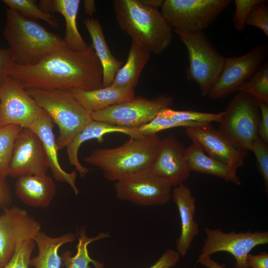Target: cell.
<instances>
[{
	"label": "cell",
	"mask_w": 268,
	"mask_h": 268,
	"mask_svg": "<svg viewBox=\"0 0 268 268\" xmlns=\"http://www.w3.org/2000/svg\"><path fill=\"white\" fill-rule=\"evenodd\" d=\"M38 221L24 209L7 207L0 214V264L3 267L11 259L18 244L33 239L41 231Z\"/></svg>",
	"instance_id": "cell-15"
},
{
	"label": "cell",
	"mask_w": 268,
	"mask_h": 268,
	"mask_svg": "<svg viewBox=\"0 0 268 268\" xmlns=\"http://www.w3.org/2000/svg\"><path fill=\"white\" fill-rule=\"evenodd\" d=\"M35 246L33 239L21 241L11 259L2 268H29L31 256Z\"/></svg>",
	"instance_id": "cell-34"
},
{
	"label": "cell",
	"mask_w": 268,
	"mask_h": 268,
	"mask_svg": "<svg viewBox=\"0 0 268 268\" xmlns=\"http://www.w3.org/2000/svg\"><path fill=\"white\" fill-rule=\"evenodd\" d=\"M172 98L162 94L152 99L135 97L102 110L92 113V119L117 127L137 129L151 121L163 109L171 108Z\"/></svg>",
	"instance_id": "cell-9"
},
{
	"label": "cell",
	"mask_w": 268,
	"mask_h": 268,
	"mask_svg": "<svg viewBox=\"0 0 268 268\" xmlns=\"http://www.w3.org/2000/svg\"><path fill=\"white\" fill-rule=\"evenodd\" d=\"M112 133H121L130 137L140 136L135 129L121 128L105 122L92 120L87 122L73 136L66 146L67 153L70 164L75 167L80 176L84 178L90 169L80 163L78 152L81 145L88 140L96 139L99 143L104 141L105 134Z\"/></svg>",
	"instance_id": "cell-20"
},
{
	"label": "cell",
	"mask_w": 268,
	"mask_h": 268,
	"mask_svg": "<svg viewBox=\"0 0 268 268\" xmlns=\"http://www.w3.org/2000/svg\"><path fill=\"white\" fill-rule=\"evenodd\" d=\"M2 266L0 264V268H2Z\"/></svg>",
	"instance_id": "cell-46"
},
{
	"label": "cell",
	"mask_w": 268,
	"mask_h": 268,
	"mask_svg": "<svg viewBox=\"0 0 268 268\" xmlns=\"http://www.w3.org/2000/svg\"><path fill=\"white\" fill-rule=\"evenodd\" d=\"M187 162L191 171L212 175L240 186L242 184L237 170L207 155L197 144L185 149Z\"/></svg>",
	"instance_id": "cell-25"
},
{
	"label": "cell",
	"mask_w": 268,
	"mask_h": 268,
	"mask_svg": "<svg viewBox=\"0 0 268 268\" xmlns=\"http://www.w3.org/2000/svg\"><path fill=\"white\" fill-rule=\"evenodd\" d=\"M186 47L189 65L186 69L187 78L196 82L202 96L208 95L222 69L225 57L211 44L203 31L174 29Z\"/></svg>",
	"instance_id": "cell-6"
},
{
	"label": "cell",
	"mask_w": 268,
	"mask_h": 268,
	"mask_svg": "<svg viewBox=\"0 0 268 268\" xmlns=\"http://www.w3.org/2000/svg\"><path fill=\"white\" fill-rule=\"evenodd\" d=\"M261 113L257 100L238 91L222 112L218 131L235 147L251 151L258 136Z\"/></svg>",
	"instance_id": "cell-7"
},
{
	"label": "cell",
	"mask_w": 268,
	"mask_h": 268,
	"mask_svg": "<svg viewBox=\"0 0 268 268\" xmlns=\"http://www.w3.org/2000/svg\"><path fill=\"white\" fill-rule=\"evenodd\" d=\"M12 200L10 188L6 178L0 175V208L8 207Z\"/></svg>",
	"instance_id": "cell-41"
},
{
	"label": "cell",
	"mask_w": 268,
	"mask_h": 268,
	"mask_svg": "<svg viewBox=\"0 0 268 268\" xmlns=\"http://www.w3.org/2000/svg\"><path fill=\"white\" fill-rule=\"evenodd\" d=\"M113 5L120 28L150 52L161 54L171 44L173 27L158 8L140 0H114Z\"/></svg>",
	"instance_id": "cell-4"
},
{
	"label": "cell",
	"mask_w": 268,
	"mask_h": 268,
	"mask_svg": "<svg viewBox=\"0 0 268 268\" xmlns=\"http://www.w3.org/2000/svg\"><path fill=\"white\" fill-rule=\"evenodd\" d=\"M150 53L145 46L132 40L127 61L117 72L111 85L134 89L143 67L150 59Z\"/></svg>",
	"instance_id": "cell-27"
},
{
	"label": "cell",
	"mask_w": 268,
	"mask_h": 268,
	"mask_svg": "<svg viewBox=\"0 0 268 268\" xmlns=\"http://www.w3.org/2000/svg\"><path fill=\"white\" fill-rule=\"evenodd\" d=\"M141 2L150 7L158 8L161 7L163 3L162 0H140Z\"/></svg>",
	"instance_id": "cell-45"
},
{
	"label": "cell",
	"mask_w": 268,
	"mask_h": 268,
	"mask_svg": "<svg viewBox=\"0 0 268 268\" xmlns=\"http://www.w3.org/2000/svg\"><path fill=\"white\" fill-rule=\"evenodd\" d=\"M238 91L246 93L268 105V63H265Z\"/></svg>",
	"instance_id": "cell-32"
},
{
	"label": "cell",
	"mask_w": 268,
	"mask_h": 268,
	"mask_svg": "<svg viewBox=\"0 0 268 268\" xmlns=\"http://www.w3.org/2000/svg\"><path fill=\"white\" fill-rule=\"evenodd\" d=\"M268 53L267 45L256 46L240 56L225 58L221 72L208 95L223 99L238 91L264 64Z\"/></svg>",
	"instance_id": "cell-11"
},
{
	"label": "cell",
	"mask_w": 268,
	"mask_h": 268,
	"mask_svg": "<svg viewBox=\"0 0 268 268\" xmlns=\"http://www.w3.org/2000/svg\"><path fill=\"white\" fill-rule=\"evenodd\" d=\"M8 75L26 89L92 90L103 87V68L91 43L82 52L67 47L36 64L14 65Z\"/></svg>",
	"instance_id": "cell-1"
},
{
	"label": "cell",
	"mask_w": 268,
	"mask_h": 268,
	"mask_svg": "<svg viewBox=\"0 0 268 268\" xmlns=\"http://www.w3.org/2000/svg\"><path fill=\"white\" fill-rule=\"evenodd\" d=\"M77 236L78 242L76 246L77 252L74 256L71 252L67 251L63 253L62 258L64 265L67 268H90L89 264H93L95 268H103V263L91 259L89 256L88 246L91 243L99 240L109 238L108 233L101 232L94 237H88L86 234L84 228H81L78 231Z\"/></svg>",
	"instance_id": "cell-28"
},
{
	"label": "cell",
	"mask_w": 268,
	"mask_h": 268,
	"mask_svg": "<svg viewBox=\"0 0 268 268\" xmlns=\"http://www.w3.org/2000/svg\"><path fill=\"white\" fill-rule=\"evenodd\" d=\"M172 188L166 181L148 172L128 176L114 185L118 199L143 206L168 203L172 198Z\"/></svg>",
	"instance_id": "cell-13"
},
{
	"label": "cell",
	"mask_w": 268,
	"mask_h": 268,
	"mask_svg": "<svg viewBox=\"0 0 268 268\" xmlns=\"http://www.w3.org/2000/svg\"><path fill=\"white\" fill-rule=\"evenodd\" d=\"M1 79H0V81Z\"/></svg>",
	"instance_id": "cell-47"
},
{
	"label": "cell",
	"mask_w": 268,
	"mask_h": 268,
	"mask_svg": "<svg viewBox=\"0 0 268 268\" xmlns=\"http://www.w3.org/2000/svg\"><path fill=\"white\" fill-rule=\"evenodd\" d=\"M180 257V254L177 251L167 250L149 268H171L177 264Z\"/></svg>",
	"instance_id": "cell-39"
},
{
	"label": "cell",
	"mask_w": 268,
	"mask_h": 268,
	"mask_svg": "<svg viewBox=\"0 0 268 268\" xmlns=\"http://www.w3.org/2000/svg\"><path fill=\"white\" fill-rule=\"evenodd\" d=\"M76 238V234L73 233L53 237L40 231L34 239L38 248V254L31 259L30 266L35 268H61L62 259L58 253L60 248L64 244L72 243Z\"/></svg>",
	"instance_id": "cell-26"
},
{
	"label": "cell",
	"mask_w": 268,
	"mask_h": 268,
	"mask_svg": "<svg viewBox=\"0 0 268 268\" xmlns=\"http://www.w3.org/2000/svg\"><path fill=\"white\" fill-rule=\"evenodd\" d=\"M53 123L52 118L46 113L35 119L29 128L38 135L42 142L54 178L67 184L75 195H77L79 191L75 183L77 171L74 170L70 173L67 172L59 163V149L53 132Z\"/></svg>",
	"instance_id": "cell-18"
},
{
	"label": "cell",
	"mask_w": 268,
	"mask_h": 268,
	"mask_svg": "<svg viewBox=\"0 0 268 268\" xmlns=\"http://www.w3.org/2000/svg\"><path fill=\"white\" fill-rule=\"evenodd\" d=\"M206 238L199 257L211 256L219 252L231 254L235 259L234 268H249L247 258L255 247L268 243V231L224 232L219 229L205 228Z\"/></svg>",
	"instance_id": "cell-12"
},
{
	"label": "cell",
	"mask_w": 268,
	"mask_h": 268,
	"mask_svg": "<svg viewBox=\"0 0 268 268\" xmlns=\"http://www.w3.org/2000/svg\"><path fill=\"white\" fill-rule=\"evenodd\" d=\"M261 113L258 134L265 142L268 143V105L260 100H257Z\"/></svg>",
	"instance_id": "cell-38"
},
{
	"label": "cell",
	"mask_w": 268,
	"mask_h": 268,
	"mask_svg": "<svg viewBox=\"0 0 268 268\" xmlns=\"http://www.w3.org/2000/svg\"><path fill=\"white\" fill-rule=\"evenodd\" d=\"M172 198L176 204L181 219L180 235L176 241V250L184 257L199 233V227L194 219L196 199L190 188L184 184L175 187Z\"/></svg>",
	"instance_id": "cell-19"
},
{
	"label": "cell",
	"mask_w": 268,
	"mask_h": 268,
	"mask_svg": "<svg viewBox=\"0 0 268 268\" xmlns=\"http://www.w3.org/2000/svg\"><path fill=\"white\" fill-rule=\"evenodd\" d=\"M3 35L15 65H35L51 54L67 47L60 35L10 8L6 10Z\"/></svg>",
	"instance_id": "cell-3"
},
{
	"label": "cell",
	"mask_w": 268,
	"mask_h": 268,
	"mask_svg": "<svg viewBox=\"0 0 268 268\" xmlns=\"http://www.w3.org/2000/svg\"><path fill=\"white\" fill-rule=\"evenodd\" d=\"M14 65L9 48H0V79L8 75L9 70Z\"/></svg>",
	"instance_id": "cell-40"
},
{
	"label": "cell",
	"mask_w": 268,
	"mask_h": 268,
	"mask_svg": "<svg viewBox=\"0 0 268 268\" xmlns=\"http://www.w3.org/2000/svg\"><path fill=\"white\" fill-rule=\"evenodd\" d=\"M49 169L42 142L28 128H22L14 141L7 175L13 178L47 174Z\"/></svg>",
	"instance_id": "cell-14"
},
{
	"label": "cell",
	"mask_w": 268,
	"mask_h": 268,
	"mask_svg": "<svg viewBox=\"0 0 268 268\" xmlns=\"http://www.w3.org/2000/svg\"><path fill=\"white\" fill-rule=\"evenodd\" d=\"M22 128L10 125L0 126V175L5 178L16 137Z\"/></svg>",
	"instance_id": "cell-31"
},
{
	"label": "cell",
	"mask_w": 268,
	"mask_h": 268,
	"mask_svg": "<svg viewBox=\"0 0 268 268\" xmlns=\"http://www.w3.org/2000/svg\"><path fill=\"white\" fill-rule=\"evenodd\" d=\"M205 123H181L173 121L167 118L157 115L148 123L135 129L137 134L141 136H148L157 134L163 130L175 127H189L200 126Z\"/></svg>",
	"instance_id": "cell-33"
},
{
	"label": "cell",
	"mask_w": 268,
	"mask_h": 268,
	"mask_svg": "<svg viewBox=\"0 0 268 268\" xmlns=\"http://www.w3.org/2000/svg\"><path fill=\"white\" fill-rule=\"evenodd\" d=\"M130 137L119 146L94 149L84 161L99 168L110 181L148 172L156 158L161 139L157 134Z\"/></svg>",
	"instance_id": "cell-2"
},
{
	"label": "cell",
	"mask_w": 268,
	"mask_h": 268,
	"mask_svg": "<svg viewBox=\"0 0 268 268\" xmlns=\"http://www.w3.org/2000/svg\"><path fill=\"white\" fill-rule=\"evenodd\" d=\"M198 262L205 268H224L222 266L211 259V256L199 257Z\"/></svg>",
	"instance_id": "cell-43"
},
{
	"label": "cell",
	"mask_w": 268,
	"mask_h": 268,
	"mask_svg": "<svg viewBox=\"0 0 268 268\" xmlns=\"http://www.w3.org/2000/svg\"><path fill=\"white\" fill-rule=\"evenodd\" d=\"M26 90L58 126L59 134L56 141L59 150L66 147L75 134L92 120V113L81 105L71 91Z\"/></svg>",
	"instance_id": "cell-5"
},
{
	"label": "cell",
	"mask_w": 268,
	"mask_h": 268,
	"mask_svg": "<svg viewBox=\"0 0 268 268\" xmlns=\"http://www.w3.org/2000/svg\"><path fill=\"white\" fill-rule=\"evenodd\" d=\"M84 11L86 14L92 17L96 11L95 1L93 0H83Z\"/></svg>",
	"instance_id": "cell-44"
},
{
	"label": "cell",
	"mask_w": 268,
	"mask_h": 268,
	"mask_svg": "<svg viewBox=\"0 0 268 268\" xmlns=\"http://www.w3.org/2000/svg\"><path fill=\"white\" fill-rule=\"evenodd\" d=\"M15 79L6 75L0 81V126L10 125L29 128L46 113Z\"/></svg>",
	"instance_id": "cell-10"
},
{
	"label": "cell",
	"mask_w": 268,
	"mask_h": 268,
	"mask_svg": "<svg viewBox=\"0 0 268 268\" xmlns=\"http://www.w3.org/2000/svg\"><path fill=\"white\" fill-rule=\"evenodd\" d=\"M185 149L174 134L161 139L156 158L148 172L163 179L172 187L184 184L191 172Z\"/></svg>",
	"instance_id": "cell-16"
},
{
	"label": "cell",
	"mask_w": 268,
	"mask_h": 268,
	"mask_svg": "<svg viewBox=\"0 0 268 268\" xmlns=\"http://www.w3.org/2000/svg\"><path fill=\"white\" fill-rule=\"evenodd\" d=\"M71 91L81 105L91 113L135 97L134 89L118 88L111 85L92 90L73 89Z\"/></svg>",
	"instance_id": "cell-24"
},
{
	"label": "cell",
	"mask_w": 268,
	"mask_h": 268,
	"mask_svg": "<svg viewBox=\"0 0 268 268\" xmlns=\"http://www.w3.org/2000/svg\"><path fill=\"white\" fill-rule=\"evenodd\" d=\"M185 133L208 156L236 170L244 165L248 151L234 146L210 123L186 127Z\"/></svg>",
	"instance_id": "cell-17"
},
{
	"label": "cell",
	"mask_w": 268,
	"mask_h": 268,
	"mask_svg": "<svg viewBox=\"0 0 268 268\" xmlns=\"http://www.w3.org/2000/svg\"><path fill=\"white\" fill-rule=\"evenodd\" d=\"M247 264L249 268H268V254L266 252L257 255L250 253L247 258Z\"/></svg>",
	"instance_id": "cell-42"
},
{
	"label": "cell",
	"mask_w": 268,
	"mask_h": 268,
	"mask_svg": "<svg viewBox=\"0 0 268 268\" xmlns=\"http://www.w3.org/2000/svg\"><path fill=\"white\" fill-rule=\"evenodd\" d=\"M264 0H235V11L233 15V22L235 28L242 32L246 27V21L252 9L257 4Z\"/></svg>",
	"instance_id": "cell-37"
},
{
	"label": "cell",
	"mask_w": 268,
	"mask_h": 268,
	"mask_svg": "<svg viewBox=\"0 0 268 268\" xmlns=\"http://www.w3.org/2000/svg\"><path fill=\"white\" fill-rule=\"evenodd\" d=\"M83 22L89 33L91 44L103 68V87L109 86L121 67L122 63L111 53L99 20L88 17Z\"/></svg>",
	"instance_id": "cell-23"
},
{
	"label": "cell",
	"mask_w": 268,
	"mask_h": 268,
	"mask_svg": "<svg viewBox=\"0 0 268 268\" xmlns=\"http://www.w3.org/2000/svg\"><path fill=\"white\" fill-rule=\"evenodd\" d=\"M254 153L257 166L262 175L266 192L268 190V144L263 141L259 136L254 140L251 150Z\"/></svg>",
	"instance_id": "cell-35"
},
{
	"label": "cell",
	"mask_w": 268,
	"mask_h": 268,
	"mask_svg": "<svg viewBox=\"0 0 268 268\" xmlns=\"http://www.w3.org/2000/svg\"><path fill=\"white\" fill-rule=\"evenodd\" d=\"M9 8L18 11L24 16L31 19L44 21L50 26L58 28L60 20L50 13L43 11L34 0H2Z\"/></svg>",
	"instance_id": "cell-29"
},
{
	"label": "cell",
	"mask_w": 268,
	"mask_h": 268,
	"mask_svg": "<svg viewBox=\"0 0 268 268\" xmlns=\"http://www.w3.org/2000/svg\"><path fill=\"white\" fill-rule=\"evenodd\" d=\"M17 198L25 204L34 207H48L56 193V184L47 174L19 177L15 184Z\"/></svg>",
	"instance_id": "cell-21"
},
{
	"label": "cell",
	"mask_w": 268,
	"mask_h": 268,
	"mask_svg": "<svg viewBox=\"0 0 268 268\" xmlns=\"http://www.w3.org/2000/svg\"><path fill=\"white\" fill-rule=\"evenodd\" d=\"M173 121L181 123H211L220 122L222 112L218 113L202 112L192 110H176L171 108L162 109L158 114Z\"/></svg>",
	"instance_id": "cell-30"
},
{
	"label": "cell",
	"mask_w": 268,
	"mask_h": 268,
	"mask_svg": "<svg viewBox=\"0 0 268 268\" xmlns=\"http://www.w3.org/2000/svg\"><path fill=\"white\" fill-rule=\"evenodd\" d=\"M231 0H164L161 7L174 29L203 31L232 2Z\"/></svg>",
	"instance_id": "cell-8"
},
{
	"label": "cell",
	"mask_w": 268,
	"mask_h": 268,
	"mask_svg": "<svg viewBox=\"0 0 268 268\" xmlns=\"http://www.w3.org/2000/svg\"><path fill=\"white\" fill-rule=\"evenodd\" d=\"M267 0L256 4L250 11L246 21V25L256 27L268 37V5Z\"/></svg>",
	"instance_id": "cell-36"
},
{
	"label": "cell",
	"mask_w": 268,
	"mask_h": 268,
	"mask_svg": "<svg viewBox=\"0 0 268 268\" xmlns=\"http://www.w3.org/2000/svg\"><path fill=\"white\" fill-rule=\"evenodd\" d=\"M80 2V0H42L39 4L46 12H58L63 16L66 22L63 39L68 48L76 52L84 51L89 46L77 28L76 19Z\"/></svg>",
	"instance_id": "cell-22"
}]
</instances>
